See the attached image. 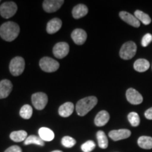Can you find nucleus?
I'll return each mask as SVG.
<instances>
[{"label": "nucleus", "mask_w": 152, "mask_h": 152, "mask_svg": "<svg viewBox=\"0 0 152 152\" xmlns=\"http://www.w3.org/2000/svg\"><path fill=\"white\" fill-rule=\"evenodd\" d=\"M20 27L16 23L8 21L3 23L0 27V36L4 40L11 42L18 37Z\"/></svg>", "instance_id": "f257e3e1"}, {"label": "nucleus", "mask_w": 152, "mask_h": 152, "mask_svg": "<svg viewBox=\"0 0 152 152\" xmlns=\"http://www.w3.org/2000/svg\"><path fill=\"white\" fill-rule=\"evenodd\" d=\"M97 104V98L96 96H87L77 102L76 104V111L80 116H85Z\"/></svg>", "instance_id": "f03ea898"}, {"label": "nucleus", "mask_w": 152, "mask_h": 152, "mask_svg": "<svg viewBox=\"0 0 152 152\" xmlns=\"http://www.w3.org/2000/svg\"><path fill=\"white\" fill-rule=\"evenodd\" d=\"M137 52V45L132 41L127 42L121 47L120 56L124 60H129L133 58Z\"/></svg>", "instance_id": "7ed1b4c3"}, {"label": "nucleus", "mask_w": 152, "mask_h": 152, "mask_svg": "<svg viewBox=\"0 0 152 152\" xmlns=\"http://www.w3.org/2000/svg\"><path fill=\"white\" fill-rule=\"evenodd\" d=\"M25 69V61L20 56H16L11 61L9 70L14 76H18L23 73Z\"/></svg>", "instance_id": "20e7f679"}, {"label": "nucleus", "mask_w": 152, "mask_h": 152, "mask_svg": "<svg viewBox=\"0 0 152 152\" xmlns=\"http://www.w3.org/2000/svg\"><path fill=\"white\" fill-rule=\"evenodd\" d=\"M39 66L43 71L47 73H53L59 68V64L57 61L50 57H43L39 61Z\"/></svg>", "instance_id": "39448f33"}, {"label": "nucleus", "mask_w": 152, "mask_h": 152, "mask_svg": "<svg viewBox=\"0 0 152 152\" xmlns=\"http://www.w3.org/2000/svg\"><path fill=\"white\" fill-rule=\"evenodd\" d=\"M16 4L14 1H6L0 6V15L4 18H10L16 13Z\"/></svg>", "instance_id": "423d86ee"}, {"label": "nucleus", "mask_w": 152, "mask_h": 152, "mask_svg": "<svg viewBox=\"0 0 152 152\" xmlns=\"http://www.w3.org/2000/svg\"><path fill=\"white\" fill-rule=\"evenodd\" d=\"M32 103L34 107L37 110H42L48 102V97L45 93L37 92L32 95L31 97Z\"/></svg>", "instance_id": "0eeeda50"}, {"label": "nucleus", "mask_w": 152, "mask_h": 152, "mask_svg": "<svg viewBox=\"0 0 152 152\" xmlns=\"http://www.w3.org/2000/svg\"><path fill=\"white\" fill-rule=\"evenodd\" d=\"M69 52V45L68 43L58 42L54 45L53 48V54L56 58H63L67 56Z\"/></svg>", "instance_id": "6e6552de"}, {"label": "nucleus", "mask_w": 152, "mask_h": 152, "mask_svg": "<svg viewBox=\"0 0 152 152\" xmlns=\"http://www.w3.org/2000/svg\"><path fill=\"white\" fill-rule=\"evenodd\" d=\"M64 3V0H45L43 1V9L46 12H55L60 9Z\"/></svg>", "instance_id": "1a4fd4ad"}, {"label": "nucleus", "mask_w": 152, "mask_h": 152, "mask_svg": "<svg viewBox=\"0 0 152 152\" xmlns=\"http://www.w3.org/2000/svg\"><path fill=\"white\" fill-rule=\"evenodd\" d=\"M127 100L134 105L140 104L143 102V97L140 92L133 88H130L126 92Z\"/></svg>", "instance_id": "9d476101"}, {"label": "nucleus", "mask_w": 152, "mask_h": 152, "mask_svg": "<svg viewBox=\"0 0 152 152\" xmlns=\"http://www.w3.org/2000/svg\"><path fill=\"white\" fill-rule=\"evenodd\" d=\"M131 135V132L127 129H121V130H112L109 133V137L112 139L113 141L125 140L128 138Z\"/></svg>", "instance_id": "9b49d317"}, {"label": "nucleus", "mask_w": 152, "mask_h": 152, "mask_svg": "<svg viewBox=\"0 0 152 152\" xmlns=\"http://www.w3.org/2000/svg\"><path fill=\"white\" fill-rule=\"evenodd\" d=\"M119 16L123 21L126 22L130 26L134 28H139L140 26V21L136 18L135 16L130 14V13L126 12V11H121L120 12Z\"/></svg>", "instance_id": "f8f14e48"}, {"label": "nucleus", "mask_w": 152, "mask_h": 152, "mask_svg": "<svg viewBox=\"0 0 152 152\" xmlns=\"http://www.w3.org/2000/svg\"><path fill=\"white\" fill-rule=\"evenodd\" d=\"M71 38L76 45H82L86 41L87 33L84 30L77 28L74 30L71 33Z\"/></svg>", "instance_id": "ddd939ff"}, {"label": "nucleus", "mask_w": 152, "mask_h": 152, "mask_svg": "<svg viewBox=\"0 0 152 152\" xmlns=\"http://www.w3.org/2000/svg\"><path fill=\"white\" fill-rule=\"evenodd\" d=\"M13 85L9 80H2L0 82V99L7 98L12 91Z\"/></svg>", "instance_id": "4468645a"}, {"label": "nucleus", "mask_w": 152, "mask_h": 152, "mask_svg": "<svg viewBox=\"0 0 152 152\" xmlns=\"http://www.w3.org/2000/svg\"><path fill=\"white\" fill-rule=\"evenodd\" d=\"M62 26V21L59 18H53L47 23V32L49 34L56 33L61 29Z\"/></svg>", "instance_id": "2eb2a0df"}, {"label": "nucleus", "mask_w": 152, "mask_h": 152, "mask_svg": "<svg viewBox=\"0 0 152 152\" xmlns=\"http://www.w3.org/2000/svg\"><path fill=\"white\" fill-rule=\"evenodd\" d=\"M110 118L109 113L106 111H101L97 113L94 119V123L96 126L102 127L109 122Z\"/></svg>", "instance_id": "dca6fc26"}, {"label": "nucleus", "mask_w": 152, "mask_h": 152, "mask_svg": "<svg viewBox=\"0 0 152 152\" xmlns=\"http://www.w3.org/2000/svg\"><path fill=\"white\" fill-rule=\"evenodd\" d=\"M74 111V104L71 102H66L62 104L58 109V114L61 116L67 118L73 113Z\"/></svg>", "instance_id": "f3484780"}, {"label": "nucleus", "mask_w": 152, "mask_h": 152, "mask_svg": "<svg viewBox=\"0 0 152 152\" xmlns=\"http://www.w3.org/2000/svg\"><path fill=\"white\" fill-rule=\"evenodd\" d=\"M88 13V8L85 4H77L74 7L72 14L74 18L78 19L86 16Z\"/></svg>", "instance_id": "a211bd4d"}, {"label": "nucleus", "mask_w": 152, "mask_h": 152, "mask_svg": "<svg viewBox=\"0 0 152 152\" xmlns=\"http://www.w3.org/2000/svg\"><path fill=\"white\" fill-rule=\"evenodd\" d=\"M39 137L44 142L52 141L54 138V133L51 129L47 128H41L39 130Z\"/></svg>", "instance_id": "6ab92c4d"}, {"label": "nucleus", "mask_w": 152, "mask_h": 152, "mask_svg": "<svg viewBox=\"0 0 152 152\" xmlns=\"http://www.w3.org/2000/svg\"><path fill=\"white\" fill-rule=\"evenodd\" d=\"M150 67V64L147 60L144 58L137 59L134 64V68L137 72H145Z\"/></svg>", "instance_id": "aec40b11"}, {"label": "nucleus", "mask_w": 152, "mask_h": 152, "mask_svg": "<svg viewBox=\"0 0 152 152\" xmlns=\"http://www.w3.org/2000/svg\"><path fill=\"white\" fill-rule=\"evenodd\" d=\"M28 133L24 130H18L12 132L10 134V138L11 140L16 142H20L25 141L28 137Z\"/></svg>", "instance_id": "412c9836"}, {"label": "nucleus", "mask_w": 152, "mask_h": 152, "mask_svg": "<svg viewBox=\"0 0 152 152\" xmlns=\"http://www.w3.org/2000/svg\"><path fill=\"white\" fill-rule=\"evenodd\" d=\"M139 147L144 149H152V137L147 136H142L138 139Z\"/></svg>", "instance_id": "4be33fe9"}, {"label": "nucleus", "mask_w": 152, "mask_h": 152, "mask_svg": "<svg viewBox=\"0 0 152 152\" xmlns=\"http://www.w3.org/2000/svg\"><path fill=\"white\" fill-rule=\"evenodd\" d=\"M96 139L98 141V145L100 148L104 149L108 147L109 142H108V139L106 137L105 133L103 131H98L96 133Z\"/></svg>", "instance_id": "5701e85b"}, {"label": "nucleus", "mask_w": 152, "mask_h": 152, "mask_svg": "<svg viewBox=\"0 0 152 152\" xmlns=\"http://www.w3.org/2000/svg\"><path fill=\"white\" fill-rule=\"evenodd\" d=\"M134 16L144 25H149L151 22V19L149 15L145 14L143 11L140 10L135 11V12H134Z\"/></svg>", "instance_id": "b1692460"}, {"label": "nucleus", "mask_w": 152, "mask_h": 152, "mask_svg": "<svg viewBox=\"0 0 152 152\" xmlns=\"http://www.w3.org/2000/svg\"><path fill=\"white\" fill-rule=\"evenodd\" d=\"M37 144V145L42 146V147L45 146V142L39 137L36 135H30L28 137L26 140L24 141L25 145H29V144Z\"/></svg>", "instance_id": "393cba45"}, {"label": "nucleus", "mask_w": 152, "mask_h": 152, "mask_svg": "<svg viewBox=\"0 0 152 152\" xmlns=\"http://www.w3.org/2000/svg\"><path fill=\"white\" fill-rule=\"evenodd\" d=\"M33 115V109L30 105L26 104L20 110V115L24 119H30Z\"/></svg>", "instance_id": "a878e982"}, {"label": "nucleus", "mask_w": 152, "mask_h": 152, "mask_svg": "<svg viewBox=\"0 0 152 152\" xmlns=\"http://www.w3.org/2000/svg\"><path fill=\"white\" fill-rule=\"evenodd\" d=\"M128 118L132 126L137 127L140 125V117H139V115L136 112H131V113H129L128 115Z\"/></svg>", "instance_id": "bb28decb"}, {"label": "nucleus", "mask_w": 152, "mask_h": 152, "mask_svg": "<svg viewBox=\"0 0 152 152\" xmlns=\"http://www.w3.org/2000/svg\"><path fill=\"white\" fill-rule=\"evenodd\" d=\"M61 144L64 147L66 148H71L76 144L75 140H74L73 137L69 136L64 137L61 140Z\"/></svg>", "instance_id": "cd10ccee"}, {"label": "nucleus", "mask_w": 152, "mask_h": 152, "mask_svg": "<svg viewBox=\"0 0 152 152\" xmlns=\"http://www.w3.org/2000/svg\"><path fill=\"white\" fill-rule=\"evenodd\" d=\"M96 147V144L92 140H89L81 146V149L83 152H91Z\"/></svg>", "instance_id": "c85d7f7f"}, {"label": "nucleus", "mask_w": 152, "mask_h": 152, "mask_svg": "<svg viewBox=\"0 0 152 152\" xmlns=\"http://www.w3.org/2000/svg\"><path fill=\"white\" fill-rule=\"evenodd\" d=\"M152 41V35L150 33L146 34L142 39V45L143 47H147L148 45Z\"/></svg>", "instance_id": "c756f323"}, {"label": "nucleus", "mask_w": 152, "mask_h": 152, "mask_svg": "<svg viewBox=\"0 0 152 152\" xmlns=\"http://www.w3.org/2000/svg\"><path fill=\"white\" fill-rule=\"evenodd\" d=\"M4 152H22V149L18 146L14 145L8 148Z\"/></svg>", "instance_id": "7c9ffc66"}, {"label": "nucleus", "mask_w": 152, "mask_h": 152, "mask_svg": "<svg viewBox=\"0 0 152 152\" xmlns=\"http://www.w3.org/2000/svg\"><path fill=\"white\" fill-rule=\"evenodd\" d=\"M144 115H145L146 118L149 120H152V107L146 111L145 113H144Z\"/></svg>", "instance_id": "2f4dec72"}, {"label": "nucleus", "mask_w": 152, "mask_h": 152, "mask_svg": "<svg viewBox=\"0 0 152 152\" xmlns=\"http://www.w3.org/2000/svg\"><path fill=\"white\" fill-rule=\"evenodd\" d=\"M52 152H63V151H60V150H55V151H53Z\"/></svg>", "instance_id": "473e14b6"}, {"label": "nucleus", "mask_w": 152, "mask_h": 152, "mask_svg": "<svg viewBox=\"0 0 152 152\" xmlns=\"http://www.w3.org/2000/svg\"><path fill=\"white\" fill-rule=\"evenodd\" d=\"M0 2H1V1H0Z\"/></svg>", "instance_id": "72a5a7b5"}]
</instances>
